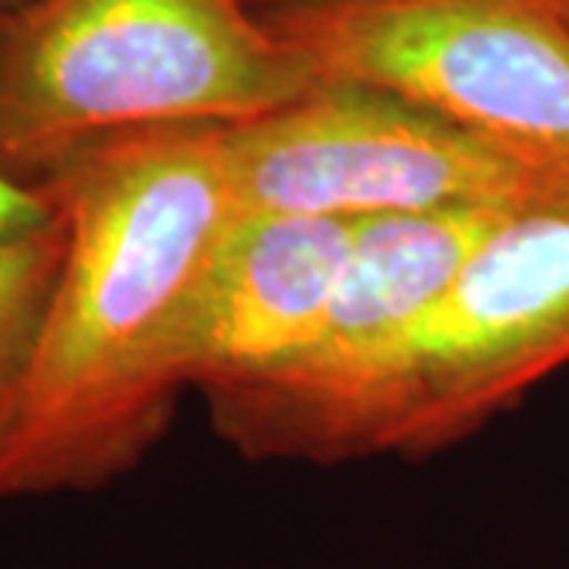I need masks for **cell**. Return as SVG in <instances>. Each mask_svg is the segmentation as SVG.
<instances>
[{"instance_id":"obj_1","label":"cell","mask_w":569,"mask_h":569,"mask_svg":"<svg viewBox=\"0 0 569 569\" xmlns=\"http://www.w3.org/2000/svg\"><path fill=\"white\" fill-rule=\"evenodd\" d=\"M41 183L63 253L0 408V497L96 488L156 443L181 392V339L234 222L222 127L96 142Z\"/></svg>"},{"instance_id":"obj_2","label":"cell","mask_w":569,"mask_h":569,"mask_svg":"<svg viewBox=\"0 0 569 569\" xmlns=\"http://www.w3.org/2000/svg\"><path fill=\"white\" fill-rule=\"evenodd\" d=\"M317 86L250 0H29L0 20V168L41 181L111 137L234 127Z\"/></svg>"},{"instance_id":"obj_3","label":"cell","mask_w":569,"mask_h":569,"mask_svg":"<svg viewBox=\"0 0 569 569\" xmlns=\"http://www.w3.org/2000/svg\"><path fill=\"white\" fill-rule=\"evenodd\" d=\"M317 73L418 104L569 181V32L531 0H298L260 10Z\"/></svg>"},{"instance_id":"obj_4","label":"cell","mask_w":569,"mask_h":569,"mask_svg":"<svg viewBox=\"0 0 569 569\" xmlns=\"http://www.w3.org/2000/svg\"><path fill=\"white\" fill-rule=\"evenodd\" d=\"M241 212L339 219L526 209L569 181L396 96L320 82L257 121L222 127Z\"/></svg>"},{"instance_id":"obj_5","label":"cell","mask_w":569,"mask_h":569,"mask_svg":"<svg viewBox=\"0 0 569 569\" xmlns=\"http://www.w3.org/2000/svg\"><path fill=\"white\" fill-rule=\"evenodd\" d=\"M509 212L516 209L361 219L346 282L310 346L257 377L206 392L219 430L260 459L365 456L367 421L408 336Z\"/></svg>"},{"instance_id":"obj_6","label":"cell","mask_w":569,"mask_h":569,"mask_svg":"<svg viewBox=\"0 0 569 569\" xmlns=\"http://www.w3.org/2000/svg\"><path fill=\"white\" fill-rule=\"evenodd\" d=\"M569 365V197L509 212L408 336L365 456L452 447Z\"/></svg>"},{"instance_id":"obj_7","label":"cell","mask_w":569,"mask_h":569,"mask_svg":"<svg viewBox=\"0 0 569 569\" xmlns=\"http://www.w3.org/2000/svg\"><path fill=\"white\" fill-rule=\"evenodd\" d=\"M361 219L238 212L183 326V387L209 392L295 358L346 282Z\"/></svg>"},{"instance_id":"obj_8","label":"cell","mask_w":569,"mask_h":569,"mask_svg":"<svg viewBox=\"0 0 569 569\" xmlns=\"http://www.w3.org/2000/svg\"><path fill=\"white\" fill-rule=\"evenodd\" d=\"M63 253L61 222L39 238L0 244V399L13 387L32 346Z\"/></svg>"},{"instance_id":"obj_9","label":"cell","mask_w":569,"mask_h":569,"mask_svg":"<svg viewBox=\"0 0 569 569\" xmlns=\"http://www.w3.org/2000/svg\"><path fill=\"white\" fill-rule=\"evenodd\" d=\"M61 222L54 193L41 181H26L0 168V244L39 238Z\"/></svg>"},{"instance_id":"obj_10","label":"cell","mask_w":569,"mask_h":569,"mask_svg":"<svg viewBox=\"0 0 569 569\" xmlns=\"http://www.w3.org/2000/svg\"><path fill=\"white\" fill-rule=\"evenodd\" d=\"M531 3H538L545 13H550L569 32V0H531Z\"/></svg>"},{"instance_id":"obj_11","label":"cell","mask_w":569,"mask_h":569,"mask_svg":"<svg viewBox=\"0 0 569 569\" xmlns=\"http://www.w3.org/2000/svg\"><path fill=\"white\" fill-rule=\"evenodd\" d=\"M22 3H29V0H0V20H3V17H10L13 10H20Z\"/></svg>"},{"instance_id":"obj_12","label":"cell","mask_w":569,"mask_h":569,"mask_svg":"<svg viewBox=\"0 0 569 569\" xmlns=\"http://www.w3.org/2000/svg\"><path fill=\"white\" fill-rule=\"evenodd\" d=\"M257 10H269V7H282V3H298V0H250Z\"/></svg>"},{"instance_id":"obj_13","label":"cell","mask_w":569,"mask_h":569,"mask_svg":"<svg viewBox=\"0 0 569 569\" xmlns=\"http://www.w3.org/2000/svg\"><path fill=\"white\" fill-rule=\"evenodd\" d=\"M0 408H3V399H0Z\"/></svg>"}]
</instances>
